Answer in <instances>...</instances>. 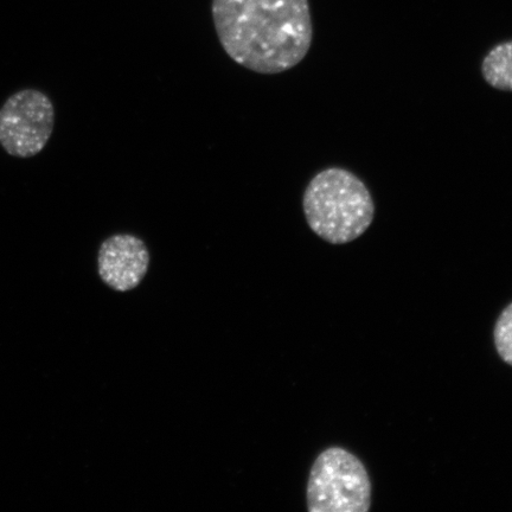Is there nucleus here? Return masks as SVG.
I'll return each instance as SVG.
<instances>
[{
	"label": "nucleus",
	"instance_id": "1",
	"mask_svg": "<svg viewBox=\"0 0 512 512\" xmlns=\"http://www.w3.org/2000/svg\"><path fill=\"white\" fill-rule=\"evenodd\" d=\"M211 15L223 50L254 73L287 72L312 46L309 0H213Z\"/></svg>",
	"mask_w": 512,
	"mask_h": 512
},
{
	"label": "nucleus",
	"instance_id": "2",
	"mask_svg": "<svg viewBox=\"0 0 512 512\" xmlns=\"http://www.w3.org/2000/svg\"><path fill=\"white\" fill-rule=\"evenodd\" d=\"M307 224L331 245H347L367 232L375 217V203L366 183L351 171H319L304 191Z\"/></svg>",
	"mask_w": 512,
	"mask_h": 512
},
{
	"label": "nucleus",
	"instance_id": "3",
	"mask_svg": "<svg viewBox=\"0 0 512 512\" xmlns=\"http://www.w3.org/2000/svg\"><path fill=\"white\" fill-rule=\"evenodd\" d=\"M306 502L310 512L369 511L371 483L366 466L344 448H328L311 467Z\"/></svg>",
	"mask_w": 512,
	"mask_h": 512
},
{
	"label": "nucleus",
	"instance_id": "4",
	"mask_svg": "<svg viewBox=\"0 0 512 512\" xmlns=\"http://www.w3.org/2000/svg\"><path fill=\"white\" fill-rule=\"evenodd\" d=\"M54 126L55 108L49 96L22 89L0 108V145L12 157H35L47 146Z\"/></svg>",
	"mask_w": 512,
	"mask_h": 512
},
{
	"label": "nucleus",
	"instance_id": "5",
	"mask_svg": "<svg viewBox=\"0 0 512 512\" xmlns=\"http://www.w3.org/2000/svg\"><path fill=\"white\" fill-rule=\"evenodd\" d=\"M150 267L146 243L132 234H115L101 243L98 271L102 281L117 292L134 290Z\"/></svg>",
	"mask_w": 512,
	"mask_h": 512
},
{
	"label": "nucleus",
	"instance_id": "6",
	"mask_svg": "<svg viewBox=\"0 0 512 512\" xmlns=\"http://www.w3.org/2000/svg\"><path fill=\"white\" fill-rule=\"evenodd\" d=\"M482 74L492 88L512 92V40L497 44L485 55Z\"/></svg>",
	"mask_w": 512,
	"mask_h": 512
},
{
	"label": "nucleus",
	"instance_id": "7",
	"mask_svg": "<svg viewBox=\"0 0 512 512\" xmlns=\"http://www.w3.org/2000/svg\"><path fill=\"white\" fill-rule=\"evenodd\" d=\"M494 339L499 357L512 367V303L498 317Z\"/></svg>",
	"mask_w": 512,
	"mask_h": 512
}]
</instances>
